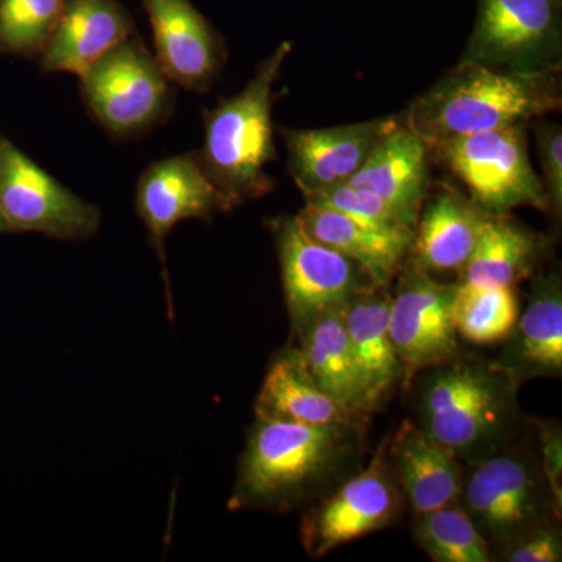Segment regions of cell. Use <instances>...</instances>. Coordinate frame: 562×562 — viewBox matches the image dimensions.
I'll return each mask as SVG.
<instances>
[{
	"label": "cell",
	"mask_w": 562,
	"mask_h": 562,
	"mask_svg": "<svg viewBox=\"0 0 562 562\" xmlns=\"http://www.w3.org/2000/svg\"><path fill=\"white\" fill-rule=\"evenodd\" d=\"M135 33L132 14L117 0H66L36 61L43 72L79 77Z\"/></svg>",
	"instance_id": "ac0fdd59"
},
{
	"label": "cell",
	"mask_w": 562,
	"mask_h": 562,
	"mask_svg": "<svg viewBox=\"0 0 562 562\" xmlns=\"http://www.w3.org/2000/svg\"><path fill=\"white\" fill-rule=\"evenodd\" d=\"M422 372L417 425L462 464H476L517 439L520 383L497 361L460 353Z\"/></svg>",
	"instance_id": "3957f363"
},
{
	"label": "cell",
	"mask_w": 562,
	"mask_h": 562,
	"mask_svg": "<svg viewBox=\"0 0 562 562\" xmlns=\"http://www.w3.org/2000/svg\"><path fill=\"white\" fill-rule=\"evenodd\" d=\"M268 227L279 255L292 338L316 317L342 308L355 295L376 286L360 265L314 241L297 217H273Z\"/></svg>",
	"instance_id": "9c48e42d"
},
{
	"label": "cell",
	"mask_w": 562,
	"mask_h": 562,
	"mask_svg": "<svg viewBox=\"0 0 562 562\" xmlns=\"http://www.w3.org/2000/svg\"><path fill=\"white\" fill-rule=\"evenodd\" d=\"M461 60L522 72L562 69V0H476Z\"/></svg>",
	"instance_id": "30bf717a"
},
{
	"label": "cell",
	"mask_w": 562,
	"mask_h": 562,
	"mask_svg": "<svg viewBox=\"0 0 562 562\" xmlns=\"http://www.w3.org/2000/svg\"><path fill=\"white\" fill-rule=\"evenodd\" d=\"M528 125L495 128L442 140L431 158L461 181L469 198L491 214L531 206L549 213L541 179L528 157Z\"/></svg>",
	"instance_id": "52a82bcc"
},
{
	"label": "cell",
	"mask_w": 562,
	"mask_h": 562,
	"mask_svg": "<svg viewBox=\"0 0 562 562\" xmlns=\"http://www.w3.org/2000/svg\"><path fill=\"white\" fill-rule=\"evenodd\" d=\"M405 506L383 442L366 468H358L306 506L301 522L303 549L310 558L327 557L362 536L394 527Z\"/></svg>",
	"instance_id": "ba28073f"
},
{
	"label": "cell",
	"mask_w": 562,
	"mask_h": 562,
	"mask_svg": "<svg viewBox=\"0 0 562 562\" xmlns=\"http://www.w3.org/2000/svg\"><path fill=\"white\" fill-rule=\"evenodd\" d=\"M295 217L314 241L360 265L376 286H390L408 260L414 233L380 231L313 203H305Z\"/></svg>",
	"instance_id": "7402d4cb"
},
{
	"label": "cell",
	"mask_w": 562,
	"mask_h": 562,
	"mask_svg": "<svg viewBox=\"0 0 562 562\" xmlns=\"http://www.w3.org/2000/svg\"><path fill=\"white\" fill-rule=\"evenodd\" d=\"M80 98L111 138H140L171 120L173 83L135 33L79 76Z\"/></svg>",
	"instance_id": "8992f818"
},
{
	"label": "cell",
	"mask_w": 562,
	"mask_h": 562,
	"mask_svg": "<svg viewBox=\"0 0 562 562\" xmlns=\"http://www.w3.org/2000/svg\"><path fill=\"white\" fill-rule=\"evenodd\" d=\"M547 249L546 236L509 214H492L458 283L517 288L542 268Z\"/></svg>",
	"instance_id": "d4e9b609"
},
{
	"label": "cell",
	"mask_w": 562,
	"mask_h": 562,
	"mask_svg": "<svg viewBox=\"0 0 562 562\" xmlns=\"http://www.w3.org/2000/svg\"><path fill=\"white\" fill-rule=\"evenodd\" d=\"M0 233H10L7 227L5 221H3L2 213H0Z\"/></svg>",
	"instance_id": "d6a6232c"
},
{
	"label": "cell",
	"mask_w": 562,
	"mask_h": 562,
	"mask_svg": "<svg viewBox=\"0 0 562 562\" xmlns=\"http://www.w3.org/2000/svg\"><path fill=\"white\" fill-rule=\"evenodd\" d=\"M561 519H550L517 536L495 553L494 561L560 562L562 560Z\"/></svg>",
	"instance_id": "4dcf8cb0"
},
{
	"label": "cell",
	"mask_w": 562,
	"mask_h": 562,
	"mask_svg": "<svg viewBox=\"0 0 562 562\" xmlns=\"http://www.w3.org/2000/svg\"><path fill=\"white\" fill-rule=\"evenodd\" d=\"M362 425L258 419L247 435L228 509H305L360 468Z\"/></svg>",
	"instance_id": "6da1fadb"
},
{
	"label": "cell",
	"mask_w": 562,
	"mask_h": 562,
	"mask_svg": "<svg viewBox=\"0 0 562 562\" xmlns=\"http://www.w3.org/2000/svg\"><path fill=\"white\" fill-rule=\"evenodd\" d=\"M66 0H0V55L38 60Z\"/></svg>",
	"instance_id": "83f0119b"
},
{
	"label": "cell",
	"mask_w": 562,
	"mask_h": 562,
	"mask_svg": "<svg viewBox=\"0 0 562 562\" xmlns=\"http://www.w3.org/2000/svg\"><path fill=\"white\" fill-rule=\"evenodd\" d=\"M258 419L295 424H351L368 427L369 417L355 414L328 397L313 382L294 347L273 358L255 402Z\"/></svg>",
	"instance_id": "603a6c76"
},
{
	"label": "cell",
	"mask_w": 562,
	"mask_h": 562,
	"mask_svg": "<svg viewBox=\"0 0 562 562\" xmlns=\"http://www.w3.org/2000/svg\"><path fill=\"white\" fill-rule=\"evenodd\" d=\"M561 106V70L522 72L460 60L401 114L431 147L471 133L530 125Z\"/></svg>",
	"instance_id": "7a4b0ae2"
},
{
	"label": "cell",
	"mask_w": 562,
	"mask_h": 562,
	"mask_svg": "<svg viewBox=\"0 0 562 562\" xmlns=\"http://www.w3.org/2000/svg\"><path fill=\"white\" fill-rule=\"evenodd\" d=\"M398 122L401 114L313 131L280 127L286 144L288 171L303 198L349 183Z\"/></svg>",
	"instance_id": "9a60e30c"
},
{
	"label": "cell",
	"mask_w": 562,
	"mask_h": 562,
	"mask_svg": "<svg viewBox=\"0 0 562 562\" xmlns=\"http://www.w3.org/2000/svg\"><path fill=\"white\" fill-rule=\"evenodd\" d=\"M391 295L390 333L405 369V382L417 372L461 353L453 324L457 283H442L408 261L397 273Z\"/></svg>",
	"instance_id": "7c38bea8"
},
{
	"label": "cell",
	"mask_w": 562,
	"mask_h": 562,
	"mask_svg": "<svg viewBox=\"0 0 562 562\" xmlns=\"http://www.w3.org/2000/svg\"><path fill=\"white\" fill-rule=\"evenodd\" d=\"M344 308V306H342ZM342 308L322 314L294 336L299 357L313 382L344 408L371 416V406L351 355Z\"/></svg>",
	"instance_id": "cb8c5ba5"
},
{
	"label": "cell",
	"mask_w": 562,
	"mask_h": 562,
	"mask_svg": "<svg viewBox=\"0 0 562 562\" xmlns=\"http://www.w3.org/2000/svg\"><path fill=\"white\" fill-rule=\"evenodd\" d=\"M149 20L155 60L177 87L205 94L228 60L221 33L191 0H140Z\"/></svg>",
	"instance_id": "4fadbf2b"
},
{
	"label": "cell",
	"mask_w": 562,
	"mask_h": 562,
	"mask_svg": "<svg viewBox=\"0 0 562 562\" xmlns=\"http://www.w3.org/2000/svg\"><path fill=\"white\" fill-rule=\"evenodd\" d=\"M531 297L509 333L498 364L517 382L562 373V284L557 269L530 279Z\"/></svg>",
	"instance_id": "ffe728a7"
},
{
	"label": "cell",
	"mask_w": 562,
	"mask_h": 562,
	"mask_svg": "<svg viewBox=\"0 0 562 562\" xmlns=\"http://www.w3.org/2000/svg\"><path fill=\"white\" fill-rule=\"evenodd\" d=\"M0 213L9 232H32L60 241H85L101 228L98 206L50 176L0 136Z\"/></svg>",
	"instance_id": "8fae6325"
},
{
	"label": "cell",
	"mask_w": 562,
	"mask_h": 562,
	"mask_svg": "<svg viewBox=\"0 0 562 562\" xmlns=\"http://www.w3.org/2000/svg\"><path fill=\"white\" fill-rule=\"evenodd\" d=\"M536 146H538L539 162H541V179L549 213L554 220H561L562 214V131L560 124L538 120L535 124Z\"/></svg>",
	"instance_id": "f546056e"
},
{
	"label": "cell",
	"mask_w": 562,
	"mask_h": 562,
	"mask_svg": "<svg viewBox=\"0 0 562 562\" xmlns=\"http://www.w3.org/2000/svg\"><path fill=\"white\" fill-rule=\"evenodd\" d=\"M390 308V286L362 291L342 308L351 355L372 413L380 412L405 382V369L391 339Z\"/></svg>",
	"instance_id": "44dd1931"
},
{
	"label": "cell",
	"mask_w": 562,
	"mask_h": 562,
	"mask_svg": "<svg viewBox=\"0 0 562 562\" xmlns=\"http://www.w3.org/2000/svg\"><path fill=\"white\" fill-rule=\"evenodd\" d=\"M430 146L402 120L383 136L349 184L386 202L406 227L416 228L431 188Z\"/></svg>",
	"instance_id": "e0dca14e"
},
{
	"label": "cell",
	"mask_w": 562,
	"mask_h": 562,
	"mask_svg": "<svg viewBox=\"0 0 562 562\" xmlns=\"http://www.w3.org/2000/svg\"><path fill=\"white\" fill-rule=\"evenodd\" d=\"M491 216L453 184H436L422 205L406 261L428 276H461Z\"/></svg>",
	"instance_id": "2e32d148"
},
{
	"label": "cell",
	"mask_w": 562,
	"mask_h": 562,
	"mask_svg": "<svg viewBox=\"0 0 562 562\" xmlns=\"http://www.w3.org/2000/svg\"><path fill=\"white\" fill-rule=\"evenodd\" d=\"M417 546L436 562H491L490 546L460 502L413 516Z\"/></svg>",
	"instance_id": "4316f807"
},
{
	"label": "cell",
	"mask_w": 562,
	"mask_h": 562,
	"mask_svg": "<svg viewBox=\"0 0 562 562\" xmlns=\"http://www.w3.org/2000/svg\"><path fill=\"white\" fill-rule=\"evenodd\" d=\"M538 436L539 457L543 475L549 483L550 491L557 505L562 509V439L561 430L554 424L536 425Z\"/></svg>",
	"instance_id": "1f68e13d"
},
{
	"label": "cell",
	"mask_w": 562,
	"mask_h": 562,
	"mask_svg": "<svg viewBox=\"0 0 562 562\" xmlns=\"http://www.w3.org/2000/svg\"><path fill=\"white\" fill-rule=\"evenodd\" d=\"M386 457L413 516L460 502L464 464L419 425L403 422L386 442Z\"/></svg>",
	"instance_id": "d6986e66"
},
{
	"label": "cell",
	"mask_w": 562,
	"mask_h": 562,
	"mask_svg": "<svg viewBox=\"0 0 562 562\" xmlns=\"http://www.w3.org/2000/svg\"><path fill=\"white\" fill-rule=\"evenodd\" d=\"M520 314L517 288L458 283L453 301L454 330L479 346L508 338Z\"/></svg>",
	"instance_id": "484cf974"
},
{
	"label": "cell",
	"mask_w": 562,
	"mask_h": 562,
	"mask_svg": "<svg viewBox=\"0 0 562 562\" xmlns=\"http://www.w3.org/2000/svg\"><path fill=\"white\" fill-rule=\"evenodd\" d=\"M469 469L460 505L486 539L492 558L522 532L561 519L543 475L538 436L520 442L514 439Z\"/></svg>",
	"instance_id": "5b68a950"
},
{
	"label": "cell",
	"mask_w": 562,
	"mask_h": 562,
	"mask_svg": "<svg viewBox=\"0 0 562 562\" xmlns=\"http://www.w3.org/2000/svg\"><path fill=\"white\" fill-rule=\"evenodd\" d=\"M305 203L339 211L351 220L380 231L414 233L403 224L398 214L386 202L372 192L351 187L349 183L310 195L305 198Z\"/></svg>",
	"instance_id": "f1b7e54d"
},
{
	"label": "cell",
	"mask_w": 562,
	"mask_h": 562,
	"mask_svg": "<svg viewBox=\"0 0 562 562\" xmlns=\"http://www.w3.org/2000/svg\"><path fill=\"white\" fill-rule=\"evenodd\" d=\"M135 209L146 225L151 249L157 251L162 265L166 241L177 224L209 221L214 213H227L195 151L150 162L136 183Z\"/></svg>",
	"instance_id": "5bb4252c"
},
{
	"label": "cell",
	"mask_w": 562,
	"mask_h": 562,
	"mask_svg": "<svg viewBox=\"0 0 562 562\" xmlns=\"http://www.w3.org/2000/svg\"><path fill=\"white\" fill-rule=\"evenodd\" d=\"M292 47L291 41H283L238 94L202 111L203 144L195 155L227 211L265 198L276 188L268 172L277 160L272 110L279 99L276 85Z\"/></svg>",
	"instance_id": "277c9868"
}]
</instances>
